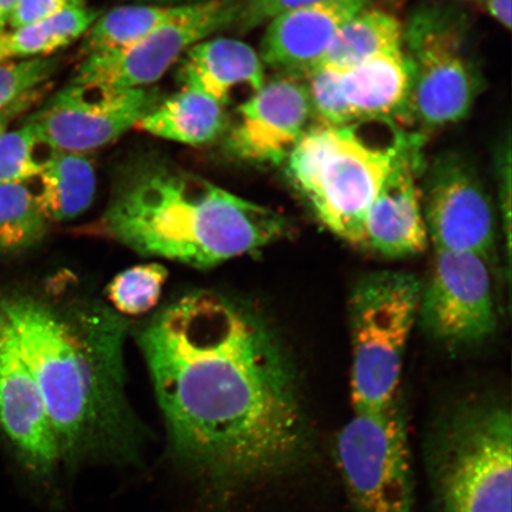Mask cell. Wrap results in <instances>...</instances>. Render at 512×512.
Masks as SVG:
<instances>
[{
	"instance_id": "1",
	"label": "cell",
	"mask_w": 512,
	"mask_h": 512,
	"mask_svg": "<svg viewBox=\"0 0 512 512\" xmlns=\"http://www.w3.org/2000/svg\"><path fill=\"white\" fill-rule=\"evenodd\" d=\"M138 343L178 462L236 488L303 465L309 425L277 337L246 304L185 294L158 311Z\"/></svg>"
},
{
	"instance_id": "2",
	"label": "cell",
	"mask_w": 512,
	"mask_h": 512,
	"mask_svg": "<svg viewBox=\"0 0 512 512\" xmlns=\"http://www.w3.org/2000/svg\"><path fill=\"white\" fill-rule=\"evenodd\" d=\"M46 405L62 462L134 463L143 437L126 405L115 317L62 313L30 298L2 304Z\"/></svg>"
},
{
	"instance_id": "3",
	"label": "cell",
	"mask_w": 512,
	"mask_h": 512,
	"mask_svg": "<svg viewBox=\"0 0 512 512\" xmlns=\"http://www.w3.org/2000/svg\"><path fill=\"white\" fill-rule=\"evenodd\" d=\"M288 229L278 211L144 153L121 166L104 214L87 232L139 254L210 268L258 252Z\"/></svg>"
},
{
	"instance_id": "4",
	"label": "cell",
	"mask_w": 512,
	"mask_h": 512,
	"mask_svg": "<svg viewBox=\"0 0 512 512\" xmlns=\"http://www.w3.org/2000/svg\"><path fill=\"white\" fill-rule=\"evenodd\" d=\"M371 145L354 125L310 126L286 159V175L325 228L362 246L364 221L398 150Z\"/></svg>"
},
{
	"instance_id": "5",
	"label": "cell",
	"mask_w": 512,
	"mask_h": 512,
	"mask_svg": "<svg viewBox=\"0 0 512 512\" xmlns=\"http://www.w3.org/2000/svg\"><path fill=\"white\" fill-rule=\"evenodd\" d=\"M434 512H511L512 416L501 403L458 409L427 452Z\"/></svg>"
},
{
	"instance_id": "6",
	"label": "cell",
	"mask_w": 512,
	"mask_h": 512,
	"mask_svg": "<svg viewBox=\"0 0 512 512\" xmlns=\"http://www.w3.org/2000/svg\"><path fill=\"white\" fill-rule=\"evenodd\" d=\"M422 285L412 274L377 272L358 281L349 303L351 401L354 412L379 411L398 401Z\"/></svg>"
},
{
	"instance_id": "7",
	"label": "cell",
	"mask_w": 512,
	"mask_h": 512,
	"mask_svg": "<svg viewBox=\"0 0 512 512\" xmlns=\"http://www.w3.org/2000/svg\"><path fill=\"white\" fill-rule=\"evenodd\" d=\"M403 49L412 66V87L402 118L425 131L464 120L484 86L465 17L453 6L418 9L403 27Z\"/></svg>"
},
{
	"instance_id": "8",
	"label": "cell",
	"mask_w": 512,
	"mask_h": 512,
	"mask_svg": "<svg viewBox=\"0 0 512 512\" xmlns=\"http://www.w3.org/2000/svg\"><path fill=\"white\" fill-rule=\"evenodd\" d=\"M336 460L354 512H414L407 425L398 401L354 412L338 434Z\"/></svg>"
},
{
	"instance_id": "9",
	"label": "cell",
	"mask_w": 512,
	"mask_h": 512,
	"mask_svg": "<svg viewBox=\"0 0 512 512\" xmlns=\"http://www.w3.org/2000/svg\"><path fill=\"white\" fill-rule=\"evenodd\" d=\"M240 0H204L130 47L85 57L72 83L111 88H147L162 79L196 43L238 22Z\"/></svg>"
},
{
	"instance_id": "10",
	"label": "cell",
	"mask_w": 512,
	"mask_h": 512,
	"mask_svg": "<svg viewBox=\"0 0 512 512\" xmlns=\"http://www.w3.org/2000/svg\"><path fill=\"white\" fill-rule=\"evenodd\" d=\"M158 88H111L70 82L29 123L51 152H91L113 143L162 102Z\"/></svg>"
},
{
	"instance_id": "11",
	"label": "cell",
	"mask_w": 512,
	"mask_h": 512,
	"mask_svg": "<svg viewBox=\"0 0 512 512\" xmlns=\"http://www.w3.org/2000/svg\"><path fill=\"white\" fill-rule=\"evenodd\" d=\"M426 171L422 208L434 251L489 259L496 242L495 206L475 164L446 152Z\"/></svg>"
},
{
	"instance_id": "12",
	"label": "cell",
	"mask_w": 512,
	"mask_h": 512,
	"mask_svg": "<svg viewBox=\"0 0 512 512\" xmlns=\"http://www.w3.org/2000/svg\"><path fill=\"white\" fill-rule=\"evenodd\" d=\"M488 260L473 253H434L431 277L421 290L419 317L428 334L448 347H471L496 330Z\"/></svg>"
},
{
	"instance_id": "13",
	"label": "cell",
	"mask_w": 512,
	"mask_h": 512,
	"mask_svg": "<svg viewBox=\"0 0 512 512\" xmlns=\"http://www.w3.org/2000/svg\"><path fill=\"white\" fill-rule=\"evenodd\" d=\"M224 146L248 164L279 165L309 130V95L299 74L277 73L238 107Z\"/></svg>"
},
{
	"instance_id": "14",
	"label": "cell",
	"mask_w": 512,
	"mask_h": 512,
	"mask_svg": "<svg viewBox=\"0 0 512 512\" xmlns=\"http://www.w3.org/2000/svg\"><path fill=\"white\" fill-rule=\"evenodd\" d=\"M421 137L399 134L398 150L368 210L362 246L387 258L425 251L428 235L419 177Z\"/></svg>"
},
{
	"instance_id": "15",
	"label": "cell",
	"mask_w": 512,
	"mask_h": 512,
	"mask_svg": "<svg viewBox=\"0 0 512 512\" xmlns=\"http://www.w3.org/2000/svg\"><path fill=\"white\" fill-rule=\"evenodd\" d=\"M0 427L31 475H53L61 462L59 445L40 388L10 324L0 338Z\"/></svg>"
},
{
	"instance_id": "16",
	"label": "cell",
	"mask_w": 512,
	"mask_h": 512,
	"mask_svg": "<svg viewBox=\"0 0 512 512\" xmlns=\"http://www.w3.org/2000/svg\"><path fill=\"white\" fill-rule=\"evenodd\" d=\"M369 0H325L285 12L267 23L260 60L277 73L302 74L322 61L339 29Z\"/></svg>"
},
{
	"instance_id": "17",
	"label": "cell",
	"mask_w": 512,
	"mask_h": 512,
	"mask_svg": "<svg viewBox=\"0 0 512 512\" xmlns=\"http://www.w3.org/2000/svg\"><path fill=\"white\" fill-rule=\"evenodd\" d=\"M177 80L182 88L195 89L223 107L238 89L252 95L266 82L265 68L256 51L234 38H207L192 46L179 60Z\"/></svg>"
},
{
	"instance_id": "18",
	"label": "cell",
	"mask_w": 512,
	"mask_h": 512,
	"mask_svg": "<svg viewBox=\"0 0 512 512\" xmlns=\"http://www.w3.org/2000/svg\"><path fill=\"white\" fill-rule=\"evenodd\" d=\"M412 87V66L403 47L384 51L344 70L341 88L355 124L403 117Z\"/></svg>"
},
{
	"instance_id": "19",
	"label": "cell",
	"mask_w": 512,
	"mask_h": 512,
	"mask_svg": "<svg viewBox=\"0 0 512 512\" xmlns=\"http://www.w3.org/2000/svg\"><path fill=\"white\" fill-rule=\"evenodd\" d=\"M138 130L179 144L201 146L226 131L224 107L195 89L182 88L136 125Z\"/></svg>"
},
{
	"instance_id": "20",
	"label": "cell",
	"mask_w": 512,
	"mask_h": 512,
	"mask_svg": "<svg viewBox=\"0 0 512 512\" xmlns=\"http://www.w3.org/2000/svg\"><path fill=\"white\" fill-rule=\"evenodd\" d=\"M38 177L36 197L49 222L78 219L92 206L96 172L86 153L51 152Z\"/></svg>"
},
{
	"instance_id": "21",
	"label": "cell",
	"mask_w": 512,
	"mask_h": 512,
	"mask_svg": "<svg viewBox=\"0 0 512 512\" xmlns=\"http://www.w3.org/2000/svg\"><path fill=\"white\" fill-rule=\"evenodd\" d=\"M401 47L403 25L399 19L389 12L367 8L343 24L318 64L344 72L384 51Z\"/></svg>"
},
{
	"instance_id": "22",
	"label": "cell",
	"mask_w": 512,
	"mask_h": 512,
	"mask_svg": "<svg viewBox=\"0 0 512 512\" xmlns=\"http://www.w3.org/2000/svg\"><path fill=\"white\" fill-rule=\"evenodd\" d=\"M188 5H125L106 12L85 34L81 46L83 59L132 46L182 15Z\"/></svg>"
},
{
	"instance_id": "23",
	"label": "cell",
	"mask_w": 512,
	"mask_h": 512,
	"mask_svg": "<svg viewBox=\"0 0 512 512\" xmlns=\"http://www.w3.org/2000/svg\"><path fill=\"white\" fill-rule=\"evenodd\" d=\"M99 16L98 11L83 6L27 27L5 30L0 34V62L47 57L85 36Z\"/></svg>"
},
{
	"instance_id": "24",
	"label": "cell",
	"mask_w": 512,
	"mask_h": 512,
	"mask_svg": "<svg viewBox=\"0 0 512 512\" xmlns=\"http://www.w3.org/2000/svg\"><path fill=\"white\" fill-rule=\"evenodd\" d=\"M49 223L27 184L0 185V253H21L37 245Z\"/></svg>"
},
{
	"instance_id": "25",
	"label": "cell",
	"mask_w": 512,
	"mask_h": 512,
	"mask_svg": "<svg viewBox=\"0 0 512 512\" xmlns=\"http://www.w3.org/2000/svg\"><path fill=\"white\" fill-rule=\"evenodd\" d=\"M168 275L158 262L127 268L108 285L107 297L114 309L124 315H144L159 303Z\"/></svg>"
},
{
	"instance_id": "26",
	"label": "cell",
	"mask_w": 512,
	"mask_h": 512,
	"mask_svg": "<svg viewBox=\"0 0 512 512\" xmlns=\"http://www.w3.org/2000/svg\"><path fill=\"white\" fill-rule=\"evenodd\" d=\"M309 95L312 120L316 126H352L355 124L341 88V70L318 64L299 74Z\"/></svg>"
},
{
	"instance_id": "27",
	"label": "cell",
	"mask_w": 512,
	"mask_h": 512,
	"mask_svg": "<svg viewBox=\"0 0 512 512\" xmlns=\"http://www.w3.org/2000/svg\"><path fill=\"white\" fill-rule=\"evenodd\" d=\"M40 147L46 146L29 121L17 130L6 131L0 137V185L25 183L40 176L49 157H38Z\"/></svg>"
},
{
	"instance_id": "28",
	"label": "cell",
	"mask_w": 512,
	"mask_h": 512,
	"mask_svg": "<svg viewBox=\"0 0 512 512\" xmlns=\"http://www.w3.org/2000/svg\"><path fill=\"white\" fill-rule=\"evenodd\" d=\"M55 57H34L18 62H0V112L40 91L56 72Z\"/></svg>"
},
{
	"instance_id": "29",
	"label": "cell",
	"mask_w": 512,
	"mask_h": 512,
	"mask_svg": "<svg viewBox=\"0 0 512 512\" xmlns=\"http://www.w3.org/2000/svg\"><path fill=\"white\" fill-rule=\"evenodd\" d=\"M320 2L325 0H246L242 4L241 14L235 25L239 31L249 32L285 12Z\"/></svg>"
},
{
	"instance_id": "30",
	"label": "cell",
	"mask_w": 512,
	"mask_h": 512,
	"mask_svg": "<svg viewBox=\"0 0 512 512\" xmlns=\"http://www.w3.org/2000/svg\"><path fill=\"white\" fill-rule=\"evenodd\" d=\"M83 6L86 0H17L8 25L11 29L27 27Z\"/></svg>"
},
{
	"instance_id": "31",
	"label": "cell",
	"mask_w": 512,
	"mask_h": 512,
	"mask_svg": "<svg viewBox=\"0 0 512 512\" xmlns=\"http://www.w3.org/2000/svg\"><path fill=\"white\" fill-rule=\"evenodd\" d=\"M499 191H501V210L503 227L505 230V239H507V248L510 252V217H511V149L510 139L507 145L501 147L496 158Z\"/></svg>"
},
{
	"instance_id": "32",
	"label": "cell",
	"mask_w": 512,
	"mask_h": 512,
	"mask_svg": "<svg viewBox=\"0 0 512 512\" xmlns=\"http://www.w3.org/2000/svg\"><path fill=\"white\" fill-rule=\"evenodd\" d=\"M479 3L503 28L511 29V0H479Z\"/></svg>"
},
{
	"instance_id": "33",
	"label": "cell",
	"mask_w": 512,
	"mask_h": 512,
	"mask_svg": "<svg viewBox=\"0 0 512 512\" xmlns=\"http://www.w3.org/2000/svg\"><path fill=\"white\" fill-rule=\"evenodd\" d=\"M41 92L38 91L30 96L27 99H24L21 102H18L15 106L8 108V110L0 112V137L6 132V128L10 123V120L15 117V115L22 113L25 111V108H28L31 104H34L37 95H40Z\"/></svg>"
},
{
	"instance_id": "34",
	"label": "cell",
	"mask_w": 512,
	"mask_h": 512,
	"mask_svg": "<svg viewBox=\"0 0 512 512\" xmlns=\"http://www.w3.org/2000/svg\"><path fill=\"white\" fill-rule=\"evenodd\" d=\"M17 0H0V34L6 30Z\"/></svg>"
},
{
	"instance_id": "35",
	"label": "cell",
	"mask_w": 512,
	"mask_h": 512,
	"mask_svg": "<svg viewBox=\"0 0 512 512\" xmlns=\"http://www.w3.org/2000/svg\"><path fill=\"white\" fill-rule=\"evenodd\" d=\"M157 4L164 5H183V4H192V3H200L204 2V0H153Z\"/></svg>"
},
{
	"instance_id": "36",
	"label": "cell",
	"mask_w": 512,
	"mask_h": 512,
	"mask_svg": "<svg viewBox=\"0 0 512 512\" xmlns=\"http://www.w3.org/2000/svg\"><path fill=\"white\" fill-rule=\"evenodd\" d=\"M462 2H478L479 3V0H462Z\"/></svg>"
}]
</instances>
